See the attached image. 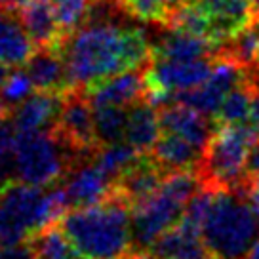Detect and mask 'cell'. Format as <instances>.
<instances>
[{
    "label": "cell",
    "instance_id": "4316f807",
    "mask_svg": "<svg viewBox=\"0 0 259 259\" xmlns=\"http://www.w3.org/2000/svg\"><path fill=\"white\" fill-rule=\"evenodd\" d=\"M32 90H34V84H32L31 76L27 74V71H14V73L8 74V78L6 82L2 84V88H0V99H2V103L8 107H17L21 101H25L27 97L32 94Z\"/></svg>",
    "mask_w": 259,
    "mask_h": 259
},
{
    "label": "cell",
    "instance_id": "836d02e7",
    "mask_svg": "<svg viewBox=\"0 0 259 259\" xmlns=\"http://www.w3.org/2000/svg\"><path fill=\"white\" fill-rule=\"evenodd\" d=\"M244 259H259V240L250 248V251L244 255Z\"/></svg>",
    "mask_w": 259,
    "mask_h": 259
},
{
    "label": "cell",
    "instance_id": "74e56055",
    "mask_svg": "<svg viewBox=\"0 0 259 259\" xmlns=\"http://www.w3.org/2000/svg\"><path fill=\"white\" fill-rule=\"evenodd\" d=\"M255 67L259 69V50H257V65H255Z\"/></svg>",
    "mask_w": 259,
    "mask_h": 259
},
{
    "label": "cell",
    "instance_id": "30bf717a",
    "mask_svg": "<svg viewBox=\"0 0 259 259\" xmlns=\"http://www.w3.org/2000/svg\"><path fill=\"white\" fill-rule=\"evenodd\" d=\"M193 2L208 17L211 27V42L219 50L259 17V6L251 0H193Z\"/></svg>",
    "mask_w": 259,
    "mask_h": 259
},
{
    "label": "cell",
    "instance_id": "9c48e42d",
    "mask_svg": "<svg viewBox=\"0 0 259 259\" xmlns=\"http://www.w3.org/2000/svg\"><path fill=\"white\" fill-rule=\"evenodd\" d=\"M54 132L74 151H78L84 156H94L99 141L96 136L94 107L84 90L65 92L63 107Z\"/></svg>",
    "mask_w": 259,
    "mask_h": 259
},
{
    "label": "cell",
    "instance_id": "7c38bea8",
    "mask_svg": "<svg viewBox=\"0 0 259 259\" xmlns=\"http://www.w3.org/2000/svg\"><path fill=\"white\" fill-rule=\"evenodd\" d=\"M65 94L36 90L25 101H21L10 113V122L16 132H34V130H54L63 107Z\"/></svg>",
    "mask_w": 259,
    "mask_h": 259
},
{
    "label": "cell",
    "instance_id": "44dd1931",
    "mask_svg": "<svg viewBox=\"0 0 259 259\" xmlns=\"http://www.w3.org/2000/svg\"><path fill=\"white\" fill-rule=\"evenodd\" d=\"M160 114L153 103L141 99L130 107L124 138L130 145L136 147L141 154H151L160 138Z\"/></svg>",
    "mask_w": 259,
    "mask_h": 259
},
{
    "label": "cell",
    "instance_id": "d6a6232c",
    "mask_svg": "<svg viewBox=\"0 0 259 259\" xmlns=\"http://www.w3.org/2000/svg\"><path fill=\"white\" fill-rule=\"evenodd\" d=\"M25 0H0V8L4 10H12V8H19Z\"/></svg>",
    "mask_w": 259,
    "mask_h": 259
},
{
    "label": "cell",
    "instance_id": "2e32d148",
    "mask_svg": "<svg viewBox=\"0 0 259 259\" xmlns=\"http://www.w3.org/2000/svg\"><path fill=\"white\" fill-rule=\"evenodd\" d=\"M17 12L25 32L29 34L36 48L57 46L65 38L61 27L57 23L52 0H25Z\"/></svg>",
    "mask_w": 259,
    "mask_h": 259
},
{
    "label": "cell",
    "instance_id": "603a6c76",
    "mask_svg": "<svg viewBox=\"0 0 259 259\" xmlns=\"http://www.w3.org/2000/svg\"><path fill=\"white\" fill-rule=\"evenodd\" d=\"M253 88H255V69L251 71V76L246 82L238 84L233 88L223 103L219 107L218 114L213 116L215 126H223V124H246L248 114H250L251 96H253Z\"/></svg>",
    "mask_w": 259,
    "mask_h": 259
},
{
    "label": "cell",
    "instance_id": "484cf974",
    "mask_svg": "<svg viewBox=\"0 0 259 259\" xmlns=\"http://www.w3.org/2000/svg\"><path fill=\"white\" fill-rule=\"evenodd\" d=\"M94 4L96 0H52V6H54L63 36L71 34L88 21Z\"/></svg>",
    "mask_w": 259,
    "mask_h": 259
},
{
    "label": "cell",
    "instance_id": "52a82bcc",
    "mask_svg": "<svg viewBox=\"0 0 259 259\" xmlns=\"http://www.w3.org/2000/svg\"><path fill=\"white\" fill-rule=\"evenodd\" d=\"M257 139V134L248 124L218 126L196 170L202 185L211 189H238L246 185L250 178L248 158Z\"/></svg>",
    "mask_w": 259,
    "mask_h": 259
},
{
    "label": "cell",
    "instance_id": "7a4b0ae2",
    "mask_svg": "<svg viewBox=\"0 0 259 259\" xmlns=\"http://www.w3.org/2000/svg\"><path fill=\"white\" fill-rule=\"evenodd\" d=\"M59 227L78 259H130L138 253L132 206L118 193L94 206L67 211Z\"/></svg>",
    "mask_w": 259,
    "mask_h": 259
},
{
    "label": "cell",
    "instance_id": "8992f818",
    "mask_svg": "<svg viewBox=\"0 0 259 259\" xmlns=\"http://www.w3.org/2000/svg\"><path fill=\"white\" fill-rule=\"evenodd\" d=\"M92 156L74 151L54 130L16 132L14 143V176L23 183L36 187L56 185L67 178L74 164Z\"/></svg>",
    "mask_w": 259,
    "mask_h": 259
},
{
    "label": "cell",
    "instance_id": "f35d334b",
    "mask_svg": "<svg viewBox=\"0 0 259 259\" xmlns=\"http://www.w3.org/2000/svg\"><path fill=\"white\" fill-rule=\"evenodd\" d=\"M255 78H257V82H259V69H257V73H255Z\"/></svg>",
    "mask_w": 259,
    "mask_h": 259
},
{
    "label": "cell",
    "instance_id": "ba28073f",
    "mask_svg": "<svg viewBox=\"0 0 259 259\" xmlns=\"http://www.w3.org/2000/svg\"><path fill=\"white\" fill-rule=\"evenodd\" d=\"M253 69L244 67L242 63L235 61L229 56H215V63L211 69L210 76L200 86L181 92L174 97L171 103H183L206 116H215L223 99L233 88L246 82L251 76Z\"/></svg>",
    "mask_w": 259,
    "mask_h": 259
},
{
    "label": "cell",
    "instance_id": "5b68a950",
    "mask_svg": "<svg viewBox=\"0 0 259 259\" xmlns=\"http://www.w3.org/2000/svg\"><path fill=\"white\" fill-rule=\"evenodd\" d=\"M200 187L202 179L196 170L171 171L158 191L132 206L134 248L138 253H149L166 231L178 225L185 215L189 200Z\"/></svg>",
    "mask_w": 259,
    "mask_h": 259
},
{
    "label": "cell",
    "instance_id": "4fadbf2b",
    "mask_svg": "<svg viewBox=\"0 0 259 259\" xmlns=\"http://www.w3.org/2000/svg\"><path fill=\"white\" fill-rule=\"evenodd\" d=\"M149 253L154 259H213L206 248L200 229L187 219H181L178 225L153 244Z\"/></svg>",
    "mask_w": 259,
    "mask_h": 259
},
{
    "label": "cell",
    "instance_id": "83f0119b",
    "mask_svg": "<svg viewBox=\"0 0 259 259\" xmlns=\"http://www.w3.org/2000/svg\"><path fill=\"white\" fill-rule=\"evenodd\" d=\"M14 143H16V128L12 122H4L0 126V187L10 183L14 176Z\"/></svg>",
    "mask_w": 259,
    "mask_h": 259
},
{
    "label": "cell",
    "instance_id": "6da1fadb",
    "mask_svg": "<svg viewBox=\"0 0 259 259\" xmlns=\"http://www.w3.org/2000/svg\"><path fill=\"white\" fill-rule=\"evenodd\" d=\"M67 67L71 90H88L114 74L145 69L151 42L145 31L122 27L111 19H94L57 44Z\"/></svg>",
    "mask_w": 259,
    "mask_h": 259
},
{
    "label": "cell",
    "instance_id": "e575fe53",
    "mask_svg": "<svg viewBox=\"0 0 259 259\" xmlns=\"http://www.w3.org/2000/svg\"><path fill=\"white\" fill-rule=\"evenodd\" d=\"M8 65L6 63H2V61H0V88H2V84H4V82H6V78H8Z\"/></svg>",
    "mask_w": 259,
    "mask_h": 259
},
{
    "label": "cell",
    "instance_id": "e0dca14e",
    "mask_svg": "<svg viewBox=\"0 0 259 259\" xmlns=\"http://www.w3.org/2000/svg\"><path fill=\"white\" fill-rule=\"evenodd\" d=\"M27 74L31 76L34 90L44 92H71V82L67 76L65 59L57 46H44L32 52L27 59Z\"/></svg>",
    "mask_w": 259,
    "mask_h": 259
},
{
    "label": "cell",
    "instance_id": "8d00e7d4",
    "mask_svg": "<svg viewBox=\"0 0 259 259\" xmlns=\"http://www.w3.org/2000/svg\"><path fill=\"white\" fill-rule=\"evenodd\" d=\"M130 259H154L151 253H136V255H132Z\"/></svg>",
    "mask_w": 259,
    "mask_h": 259
},
{
    "label": "cell",
    "instance_id": "d6986e66",
    "mask_svg": "<svg viewBox=\"0 0 259 259\" xmlns=\"http://www.w3.org/2000/svg\"><path fill=\"white\" fill-rule=\"evenodd\" d=\"M151 156L166 174H171L181 170H198L204 151L171 132H160Z\"/></svg>",
    "mask_w": 259,
    "mask_h": 259
},
{
    "label": "cell",
    "instance_id": "ab89813d",
    "mask_svg": "<svg viewBox=\"0 0 259 259\" xmlns=\"http://www.w3.org/2000/svg\"><path fill=\"white\" fill-rule=\"evenodd\" d=\"M251 2H255V4H257V6H259V0H251Z\"/></svg>",
    "mask_w": 259,
    "mask_h": 259
},
{
    "label": "cell",
    "instance_id": "3957f363",
    "mask_svg": "<svg viewBox=\"0 0 259 259\" xmlns=\"http://www.w3.org/2000/svg\"><path fill=\"white\" fill-rule=\"evenodd\" d=\"M71 208L65 187L52 189L10 181L0 187V244L17 246L31 242L36 235L57 225Z\"/></svg>",
    "mask_w": 259,
    "mask_h": 259
},
{
    "label": "cell",
    "instance_id": "cb8c5ba5",
    "mask_svg": "<svg viewBox=\"0 0 259 259\" xmlns=\"http://www.w3.org/2000/svg\"><path fill=\"white\" fill-rule=\"evenodd\" d=\"M92 158L107 176H111L116 181L124 171H128L141 158V153L136 147L130 145L128 141L126 143L118 141L111 145H99Z\"/></svg>",
    "mask_w": 259,
    "mask_h": 259
},
{
    "label": "cell",
    "instance_id": "7402d4cb",
    "mask_svg": "<svg viewBox=\"0 0 259 259\" xmlns=\"http://www.w3.org/2000/svg\"><path fill=\"white\" fill-rule=\"evenodd\" d=\"M34 44L25 32L19 17L12 10L0 8V61L6 65H21L32 56Z\"/></svg>",
    "mask_w": 259,
    "mask_h": 259
},
{
    "label": "cell",
    "instance_id": "4dcf8cb0",
    "mask_svg": "<svg viewBox=\"0 0 259 259\" xmlns=\"http://www.w3.org/2000/svg\"><path fill=\"white\" fill-rule=\"evenodd\" d=\"M244 191H246V196L250 200L251 208H253V211L257 213L259 218V174H253V176L248 178L246 185H244Z\"/></svg>",
    "mask_w": 259,
    "mask_h": 259
},
{
    "label": "cell",
    "instance_id": "ac0fdd59",
    "mask_svg": "<svg viewBox=\"0 0 259 259\" xmlns=\"http://www.w3.org/2000/svg\"><path fill=\"white\" fill-rule=\"evenodd\" d=\"M166 176L168 174L162 170L151 154H141V158L128 171H124L114 181V185L116 193L122 198H126L130 206H134L136 202L147 198L149 194H153L154 191H158Z\"/></svg>",
    "mask_w": 259,
    "mask_h": 259
},
{
    "label": "cell",
    "instance_id": "5bb4252c",
    "mask_svg": "<svg viewBox=\"0 0 259 259\" xmlns=\"http://www.w3.org/2000/svg\"><path fill=\"white\" fill-rule=\"evenodd\" d=\"M92 101V107H132L145 99V76L143 69H134L114 74L92 88L84 90Z\"/></svg>",
    "mask_w": 259,
    "mask_h": 259
},
{
    "label": "cell",
    "instance_id": "277c9868",
    "mask_svg": "<svg viewBox=\"0 0 259 259\" xmlns=\"http://www.w3.org/2000/svg\"><path fill=\"white\" fill-rule=\"evenodd\" d=\"M200 233L213 259H244L259 236V218L244 187L213 191Z\"/></svg>",
    "mask_w": 259,
    "mask_h": 259
},
{
    "label": "cell",
    "instance_id": "9a60e30c",
    "mask_svg": "<svg viewBox=\"0 0 259 259\" xmlns=\"http://www.w3.org/2000/svg\"><path fill=\"white\" fill-rule=\"evenodd\" d=\"M160 130L162 132H171L179 138L191 141L198 149L206 151L213 136V128L208 116L183 103H170L162 107L160 113Z\"/></svg>",
    "mask_w": 259,
    "mask_h": 259
},
{
    "label": "cell",
    "instance_id": "1f68e13d",
    "mask_svg": "<svg viewBox=\"0 0 259 259\" xmlns=\"http://www.w3.org/2000/svg\"><path fill=\"white\" fill-rule=\"evenodd\" d=\"M248 174L253 176V174H259V139L257 143L253 145L250 153V158H248Z\"/></svg>",
    "mask_w": 259,
    "mask_h": 259
},
{
    "label": "cell",
    "instance_id": "8fae6325",
    "mask_svg": "<svg viewBox=\"0 0 259 259\" xmlns=\"http://www.w3.org/2000/svg\"><path fill=\"white\" fill-rule=\"evenodd\" d=\"M63 187L69 204L74 208L94 206L111 198L116 193L114 179L107 176L94 162V158H86L74 164V168L65 178Z\"/></svg>",
    "mask_w": 259,
    "mask_h": 259
},
{
    "label": "cell",
    "instance_id": "ffe728a7",
    "mask_svg": "<svg viewBox=\"0 0 259 259\" xmlns=\"http://www.w3.org/2000/svg\"><path fill=\"white\" fill-rule=\"evenodd\" d=\"M218 54L219 48L213 42L176 29H170L151 44V59H198Z\"/></svg>",
    "mask_w": 259,
    "mask_h": 259
},
{
    "label": "cell",
    "instance_id": "f546056e",
    "mask_svg": "<svg viewBox=\"0 0 259 259\" xmlns=\"http://www.w3.org/2000/svg\"><path fill=\"white\" fill-rule=\"evenodd\" d=\"M257 73V69H255ZM246 124L250 126L259 138V82L255 78V88H253V96H251V105H250V114H248V120Z\"/></svg>",
    "mask_w": 259,
    "mask_h": 259
},
{
    "label": "cell",
    "instance_id": "d590c367",
    "mask_svg": "<svg viewBox=\"0 0 259 259\" xmlns=\"http://www.w3.org/2000/svg\"><path fill=\"white\" fill-rule=\"evenodd\" d=\"M162 2H164V4H166V6H168L170 10H174L179 4V2H181V0H162Z\"/></svg>",
    "mask_w": 259,
    "mask_h": 259
},
{
    "label": "cell",
    "instance_id": "d4e9b609",
    "mask_svg": "<svg viewBox=\"0 0 259 259\" xmlns=\"http://www.w3.org/2000/svg\"><path fill=\"white\" fill-rule=\"evenodd\" d=\"M130 107H94V120H96V136L99 145L118 143L126 138V124H128Z\"/></svg>",
    "mask_w": 259,
    "mask_h": 259
},
{
    "label": "cell",
    "instance_id": "f1b7e54d",
    "mask_svg": "<svg viewBox=\"0 0 259 259\" xmlns=\"http://www.w3.org/2000/svg\"><path fill=\"white\" fill-rule=\"evenodd\" d=\"M0 259H34L31 242L17 244V246H4V244H0Z\"/></svg>",
    "mask_w": 259,
    "mask_h": 259
}]
</instances>
